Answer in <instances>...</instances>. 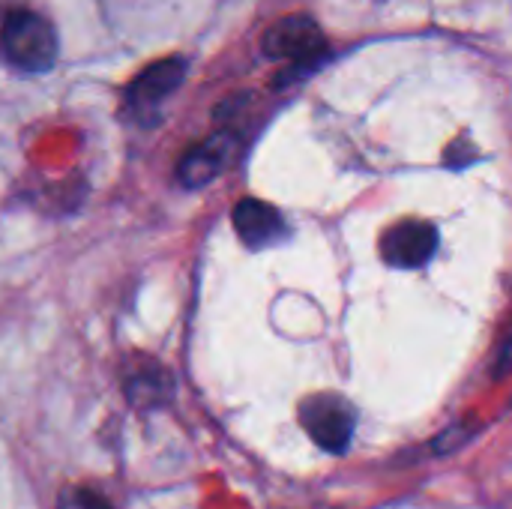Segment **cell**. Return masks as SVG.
Here are the masks:
<instances>
[{"instance_id":"9c48e42d","label":"cell","mask_w":512,"mask_h":509,"mask_svg":"<svg viewBox=\"0 0 512 509\" xmlns=\"http://www.w3.org/2000/svg\"><path fill=\"white\" fill-rule=\"evenodd\" d=\"M474 435H477V423L462 420V423H453L450 429H444V432L432 441V447H429V450H432L435 456H450V453L462 450Z\"/></svg>"},{"instance_id":"3957f363","label":"cell","mask_w":512,"mask_h":509,"mask_svg":"<svg viewBox=\"0 0 512 509\" xmlns=\"http://www.w3.org/2000/svg\"><path fill=\"white\" fill-rule=\"evenodd\" d=\"M297 420L303 432L330 456H345L357 432V411L339 393H312L300 402Z\"/></svg>"},{"instance_id":"6da1fadb","label":"cell","mask_w":512,"mask_h":509,"mask_svg":"<svg viewBox=\"0 0 512 509\" xmlns=\"http://www.w3.org/2000/svg\"><path fill=\"white\" fill-rule=\"evenodd\" d=\"M60 42L54 24L30 6H12L0 15V57L18 72L39 75L57 63Z\"/></svg>"},{"instance_id":"8fae6325","label":"cell","mask_w":512,"mask_h":509,"mask_svg":"<svg viewBox=\"0 0 512 509\" xmlns=\"http://www.w3.org/2000/svg\"><path fill=\"white\" fill-rule=\"evenodd\" d=\"M510 369H512V336L504 342V348H501V354H498V360H495V378H504Z\"/></svg>"},{"instance_id":"ba28073f","label":"cell","mask_w":512,"mask_h":509,"mask_svg":"<svg viewBox=\"0 0 512 509\" xmlns=\"http://www.w3.org/2000/svg\"><path fill=\"white\" fill-rule=\"evenodd\" d=\"M123 390L135 408H162L174 393V378L153 357H135L123 366Z\"/></svg>"},{"instance_id":"277c9868","label":"cell","mask_w":512,"mask_h":509,"mask_svg":"<svg viewBox=\"0 0 512 509\" xmlns=\"http://www.w3.org/2000/svg\"><path fill=\"white\" fill-rule=\"evenodd\" d=\"M186 60L183 57H165L147 66L129 87H126V111L135 114L141 123H153L159 117L162 102L183 84L186 78Z\"/></svg>"},{"instance_id":"8992f818","label":"cell","mask_w":512,"mask_h":509,"mask_svg":"<svg viewBox=\"0 0 512 509\" xmlns=\"http://www.w3.org/2000/svg\"><path fill=\"white\" fill-rule=\"evenodd\" d=\"M240 141L234 132H216L204 141H198L195 147H189L177 165V180L186 186V189H201L207 186L213 177H219L228 162L234 159Z\"/></svg>"},{"instance_id":"5b68a950","label":"cell","mask_w":512,"mask_h":509,"mask_svg":"<svg viewBox=\"0 0 512 509\" xmlns=\"http://www.w3.org/2000/svg\"><path fill=\"white\" fill-rule=\"evenodd\" d=\"M441 246V234L426 219H402L381 237V258L396 270L426 267Z\"/></svg>"},{"instance_id":"52a82bcc","label":"cell","mask_w":512,"mask_h":509,"mask_svg":"<svg viewBox=\"0 0 512 509\" xmlns=\"http://www.w3.org/2000/svg\"><path fill=\"white\" fill-rule=\"evenodd\" d=\"M231 219H234V231L243 240V246L255 249V252L258 249H270V246H276V243H282L288 237L285 216L273 204H267L261 198L237 201Z\"/></svg>"},{"instance_id":"30bf717a","label":"cell","mask_w":512,"mask_h":509,"mask_svg":"<svg viewBox=\"0 0 512 509\" xmlns=\"http://www.w3.org/2000/svg\"><path fill=\"white\" fill-rule=\"evenodd\" d=\"M57 509H111V504L87 486H66L57 498Z\"/></svg>"},{"instance_id":"7a4b0ae2","label":"cell","mask_w":512,"mask_h":509,"mask_svg":"<svg viewBox=\"0 0 512 509\" xmlns=\"http://www.w3.org/2000/svg\"><path fill=\"white\" fill-rule=\"evenodd\" d=\"M267 57L288 60V69L276 78V87L282 90L285 84H294L306 75H312L324 60H327V39L309 15H288L276 21L261 42Z\"/></svg>"}]
</instances>
